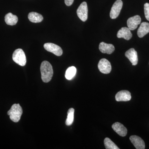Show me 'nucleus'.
I'll return each mask as SVG.
<instances>
[{
    "label": "nucleus",
    "mask_w": 149,
    "mask_h": 149,
    "mask_svg": "<svg viewBox=\"0 0 149 149\" xmlns=\"http://www.w3.org/2000/svg\"><path fill=\"white\" fill-rule=\"evenodd\" d=\"M40 70L43 82L48 83L50 81L53 75V70L49 62L46 61H43L40 66Z\"/></svg>",
    "instance_id": "f257e3e1"
},
{
    "label": "nucleus",
    "mask_w": 149,
    "mask_h": 149,
    "mask_svg": "<svg viewBox=\"0 0 149 149\" xmlns=\"http://www.w3.org/2000/svg\"><path fill=\"white\" fill-rule=\"evenodd\" d=\"M22 113V109L19 104H14L8 112L11 120L14 122H17L20 119Z\"/></svg>",
    "instance_id": "f03ea898"
},
{
    "label": "nucleus",
    "mask_w": 149,
    "mask_h": 149,
    "mask_svg": "<svg viewBox=\"0 0 149 149\" xmlns=\"http://www.w3.org/2000/svg\"><path fill=\"white\" fill-rule=\"evenodd\" d=\"M13 59L15 62L22 66H24L27 62L25 54L21 49H17L14 51L13 54Z\"/></svg>",
    "instance_id": "7ed1b4c3"
},
{
    "label": "nucleus",
    "mask_w": 149,
    "mask_h": 149,
    "mask_svg": "<svg viewBox=\"0 0 149 149\" xmlns=\"http://www.w3.org/2000/svg\"><path fill=\"white\" fill-rule=\"evenodd\" d=\"M77 16L83 22L86 21L88 17V8L86 2H83L79 6L77 10Z\"/></svg>",
    "instance_id": "20e7f679"
},
{
    "label": "nucleus",
    "mask_w": 149,
    "mask_h": 149,
    "mask_svg": "<svg viewBox=\"0 0 149 149\" xmlns=\"http://www.w3.org/2000/svg\"><path fill=\"white\" fill-rule=\"evenodd\" d=\"M123 2L121 0H117L112 7L110 16L111 18L114 19L117 18L122 8Z\"/></svg>",
    "instance_id": "39448f33"
},
{
    "label": "nucleus",
    "mask_w": 149,
    "mask_h": 149,
    "mask_svg": "<svg viewBox=\"0 0 149 149\" xmlns=\"http://www.w3.org/2000/svg\"><path fill=\"white\" fill-rule=\"evenodd\" d=\"M98 67L100 71L104 74H109L111 70L110 63L105 58L102 59L100 61Z\"/></svg>",
    "instance_id": "423d86ee"
},
{
    "label": "nucleus",
    "mask_w": 149,
    "mask_h": 149,
    "mask_svg": "<svg viewBox=\"0 0 149 149\" xmlns=\"http://www.w3.org/2000/svg\"><path fill=\"white\" fill-rule=\"evenodd\" d=\"M44 48L48 52L52 53L57 56L62 55L63 50L59 46L52 43H46L44 45Z\"/></svg>",
    "instance_id": "0eeeda50"
},
{
    "label": "nucleus",
    "mask_w": 149,
    "mask_h": 149,
    "mask_svg": "<svg viewBox=\"0 0 149 149\" xmlns=\"http://www.w3.org/2000/svg\"><path fill=\"white\" fill-rule=\"evenodd\" d=\"M141 17L139 15L130 17L127 22L128 28L130 30H134L138 27V25L141 24Z\"/></svg>",
    "instance_id": "6e6552de"
},
{
    "label": "nucleus",
    "mask_w": 149,
    "mask_h": 149,
    "mask_svg": "<svg viewBox=\"0 0 149 149\" xmlns=\"http://www.w3.org/2000/svg\"><path fill=\"white\" fill-rule=\"evenodd\" d=\"M115 99L117 102H127L131 99V94L127 91H119L116 94Z\"/></svg>",
    "instance_id": "1a4fd4ad"
},
{
    "label": "nucleus",
    "mask_w": 149,
    "mask_h": 149,
    "mask_svg": "<svg viewBox=\"0 0 149 149\" xmlns=\"http://www.w3.org/2000/svg\"><path fill=\"white\" fill-rule=\"evenodd\" d=\"M125 56L129 60L132 65L138 64V57L137 52L133 48H131L125 53Z\"/></svg>",
    "instance_id": "9d476101"
},
{
    "label": "nucleus",
    "mask_w": 149,
    "mask_h": 149,
    "mask_svg": "<svg viewBox=\"0 0 149 149\" xmlns=\"http://www.w3.org/2000/svg\"><path fill=\"white\" fill-rule=\"evenodd\" d=\"M112 128L115 132L122 137H125L127 133V130L125 126L119 122H116L112 125Z\"/></svg>",
    "instance_id": "9b49d317"
},
{
    "label": "nucleus",
    "mask_w": 149,
    "mask_h": 149,
    "mask_svg": "<svg viewBox=\"0 0 149 149\" xmlns=\"http://www.w3.org/2000/svg\"><path fill=\"white\" fill-rule=\"evenodd\" d=\"M130 140L133 146L137 149H145V142L141 138L137 136H132L130 137Z\"/></svg>",
    "instance_id": "f8f14e48"
},
{
    "label": "nucleus",
    "mask_w": 149,
    "mask_h": 149,
    "mask_svg": "<svg viewBox=\"0 0 149 149\" xmlns=\"http://www.w3.org/2000/svg\"><path fill=\"white\" fill-rule=\"evenodd\" d=\"M99 49L102 53L111 54L114 52L115 47L112 44H107L102 42L99 45Z\"/></svg>",
    "instance_id": "ddd939ff"
},
{
    "label": "nucleus",
    "mask_w": 149,
    "mask_h": 149,
    "mask_svg": "<svg viewBox=\"0 0 149 149\" xmlns=\"http://www.w3.org/2000/svg\"><path fill=\"white\" fill-rule=\"evenodd\" d=\"M117 37L118 38H124L126 40H130L132 37V34L128 27H122L118 31Z\"/></svg>",
    "instance_id": "4468645a"
},
{
    "label": "nucleus",
    "mask_w": 149,
    "mask_h": 149,
    "mask_svg": "<svg viewBox=\"0 0 149 149\" xmlns=\"http://www.w3.org/2000/svg\"><path fill=\"white\" fill-rule=\"evenodd\" d=\"M149 32V23L143 22L141 24L138 29L137 34L140 38H142Z\"/></svg>",
    "instance_id": "2eb2a0df"
},
{
    "label": "nucleus",
    "mask_w": 149,
    "mask_h": 149,
    "mask_svg": "<svg viewBox=\"0 0 149 149\" xmlns=\"http://www.w3.org/2000/svg\"><path fill=\"white\" fill-rule=\"evenodd\" d=\"M5 21L8 25H15L18 21V17L15 15H14L12 13H8L6 15L5 17Z\"/></svg>",
    "instance_id": "dca6fc26"
},
{
    "label": "nucleus",
    "mask_w": 149,
    "mask_h": 149,
    "mask_svg": "<svg viewBox=\"0 0 149 149\" xmlns=\"http://www.w3.org/2000/svg\"><path fill=\"white\" fill-rule=\"evenodd\" d=\"M29 21L33 23H39L42 21L43 16L40 14L36 12H31L28 15Z\"/></svg>",
    "instance_id": "f3484780"
},
{
    "label": "nucleus",
    "mask_w": 149,
    "mask_h": 149,
    "mask_svg": "<svg viewBox=\"0 0 149 149\" xmlns=\"http://www.w3.org/2000/svg\"><path fill=\"white\" fill-rule=\"evenodd\" d=\"M77 70L74 66L70 67L65 72V77L68 80H71L76 74Z\"/></svg>",
    "instance_id": "a211bd4d"
},
{
    "label": "nucleus",
    "mask_w": 149,
    "mask_h": 149,
    "mask_svg": "<svg viewBox=\"0 0 149 149\" xmlns=\"http://www.w3.org/2000/svg\"><path fill=\"white\" fill-rule=\"evenodd\" d=\"M74 109L70 108L68 111L67 118L65 121V124L67 125H71L73 123L74 120Z\"/></svg>",
    "instance_id": "6ab92c4d"
},
{
    "label": "nucleus",
    "mask_w": 149,
    "mask_h": 149,
    "mask_svg": "<svg viewBox=\"0 0 149 149\" xmlns=\"http://www.w3.org/2000/svg\"><path fill=\"white\" fill-rule=\"evenodd\" d=\"M104 144L107 149H119L116 145L109 138H106L104 140Z\"/></svg>",
    "instance_id": "aec40b11"
},
{
    "label": "nucleus",
    "mask_w": 149,
    "mask_h": 149,
    "mask_svg": "<svg viewBox=\"0 0 149 149\" xmlns=\"http://www.w3.org/2000/svg\"><path fill=\"white\" fill-rule=\"evenodd\" d=\"M144 12H145L146 18L149 21V3H146L144 4Z\"/></svg>",
    "instance_id": "412c9836"
},
{
    "label": "nucleus",
    "mask_w": 149,
    "mask_h": 149,
    "mask_svg": "<svg viewBox=\"0 0 149 149\" xmlns=\"http://www.w3.org/2000/svg\"><path fill=\"white\" fill-rule=\"evenodd\" d=\"M73 1H74V0H65V3L66 6H68L72 5Z\"/></svg>",
    "instance_id": "4be33fe9"
}]
</instances>
